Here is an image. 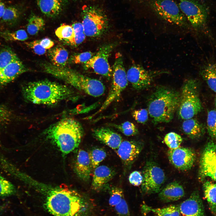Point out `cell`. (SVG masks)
I'll return each instance as SVG.
<instances>
[{"label": "cell", "mask_w": 216, "mask_h": 216, "mask_svg": "<svg viewBox=\"0 0 216 216\" xmlns=\"http://www.w3.org/2000/svg\"><path fill=\"white\" fill-rule=\"evenodd\" d=\"M22 92L26 101L48 106L55 105L63 100H76L79 98L69 87L46 80L28 82L23 86Z\"/></svg>", "instance_id": "cell-1"}, {"label": "cell", "mask_w": 216, "mask_h": 216, "mask_svg": "<svg viewBox=\"0 0 216 216\" xmlns=\"http://www.w3.org/2000/svg\"><path fill=\"white\" fill-rule=\"evenodd\" d=\"M45 205L53 216H88L90 209L88 202L78 193L63 188L50 190Z\"/></svg>", "instance_id": "cell-2"}, {"label": "cell", "mask_w": 216, "mask_h": 216, "mask_svg": "<svg viewBox=\"0 0 216 216\" xmlns=\"http://www.w3.org/2000/svg\"><path fill=\"white\" fill-rule=\"evenodd\" d=\"M83 134L81 124L70 118L51 125L44 132L46 138L54 143L64 154L69 153L78 147Z\"/></svg>", "instance_id": "cell-3"}, {"label": "cell", "mask_w": 216, "mask_h": 216, "mask_svg": "<svg viewBox=\"0 0 216 216\" xmlns=\"http://www.w3.org/2000/svg\"><path fill=\"white\" fill-rule=\"evenodd\" d=\"M180 94L173 89L164 86L158 87L148 99V110L153 123H168L173 118L178 109Z\"/></svg>", "instance_id": "cell-4"}, {"label": "cell", "mask_w": 216, "mask_h": 216, "mask_svg": "<svg viewBox=\"0 0 216 216\" xmlns=\"http://www.w3.org/2000/svg\"><path fill=\"white\" fill-rule=\"evenodd\" d=\"M43 67L46 73L91 96L99 97L105 92V86L100 81L74 70L65 67L57 66L49 63L44 64Z\"/></svg>", "instance_id": "cell-5"}, {"label": "cell", "mask_w": 216, "mask_h": 216, "mask_svg": "<svg viewBox=\"0 0 216 216\" xmlns=\"http://www.w3.org/2000/svg\"><path fill=\"white\" fill-rule=\"evenodd\" d=\"M198 83L194 79L184 82L182 88L178 107V115L184 120L193 118L202 109L198 91Z\"/></svg>", "instance_id": "cell-6"}, {"label": "cell", "mask_w": 216, "mask_h": 216, "mask_svg": "<svg viewBox=\"0 0 216 216\" xmlns=\"http://www.w3.org/2000/svg\"><path fill=\"white\" fill-rule=\"evenodd\" d=\"M107 18L100 10L93 7L84 8L82 12V25L86 36L96 37L102 34L108 25Z\"/></svg>", "instance_id": "cell-7"}, {"label": "cell", "mask_w": 216, "mask_h": 216, "mask_svg": "<svg viewBox=\"0 0 216 216\" xmlns=\"http://www.w3.org/2000/svg\"><path fill=\"white\" fill-rule=\"evenodd\" d=\"M151 5L154 11L162 19L182 27L187 26L186 17L173 0H154Z\"/></svg>", "instance_id": "cell-8"}, {"label": "cell", "mask_w": 216, "mask_h": 216, "mask_svg": "<svg viewBox=\"0 0 216 216\" xmlns=\"http://www.w3.org/2000/svg\"><path fill=\"white\" fill-rule=\"evenodd\" d=\"M142 176V192L146 194L159 193L165 180L162 169L154 162H148L144 167Z\"/></svg>", "instance_id": "cell-9"}, {"label": "cell", "mask_w": 216, "mask_h": 216, "mask_svg": "<svg viewBox=\"0 0 216 216\" xmlns=\"http://www.w3.org/2000/svg\"><path fill=\"white\" fill-rule=\"evenodd\" d=\"M169 72L164 70H148L140 65L134 64L128 69L127 77L128 81L133 87L140 90L149 87L156 77Z\"/></svg>", "instance_id": "cell-10"}, {"label": "cell", "mask_w": 216, "mask_h": 216, "mask_svg": "<svg viewBox=\"0 0 216 216\" xmlns=\"http://www.w3.org/2000/svg\"><path fill=\"white\" fill-rule=\"evenodd\" d=\"M116 46L115 43H111L102 46L95 55L84 64L85 69H91L96 74L110 78L112 76V69L108 58Z\"/></svg>", "instance_id": "cell-11"}, {"label": "cell", "mask_w": 216, "mask_h": 216, "mask_svg": "<svg viewBox=\"0 0 216 216\" xmlns=\"http://www.w3.org/2000/svg\"><path fill=\"white\" fill-rule=\"evenodd\" d=\"M178 5L194 28H201L206 24L207 17L206 10L200 3L194 0H180Z\"/></svg>", "instance_id": "cell-12"}, {"label": "cell", "mask_w": 216, "mask_h": 216, "mask_svg": "<svg viewBox=\"0 0 216 216\" xmlns=\"http://www.w3.org/2000/svg\"><path fill=\"white\" fill-rule=\"evenodd\" d=\"M198 178L201 181L210 178L216 182V144L212 141L207 143L201 154Z\"/></svg>", "instance_id": "cell-13"}, {"label": "cell", "mask_w": 216, "mask_h": 216, "mask_svg": "<svg viewBox=\"0 0 216 216\" xmlns=\"http://www.w3.org/2000/svg\"><path fill=\"white\" fill-rule=\"evenodd\" d=\"M167 155L171 164L178 170L182 171L190 169L196 159L194 151L185 147L179 146L175 149H169Z\"/></svg>", "instance_id": "cell-14"}, {"label": "cell", "mask_w": 216, "mask_h": 216, "mask_svg": "<svg viewBox=\"0 0 216 216\" xmlns=\"http://www.w3.org/2000/svg\"><path fill=\"white\" fill-rule=\"evenodd\" d=\"M142 143L135 141H122L117 153L125 167L129 168L136 160L143 148Z\"/></svg>", "instance_id": "cell-15"}, {"label": "cell", "mask_w": 216, "mask_h": 216, "mask_svg": "<svg viewBox=\"0 0 216 216\" xmlns=\"http://www.w3.org/2000/svg\"><path fill=\"white\" fill-rule=\"evenodd\" d=\"M178 206L181 216H206L204 205L197 190L193 192Z\"/></svg>", "instance_id": "cell-16"}, {"label": "cell", "mask_w": 216, "mask_h": 216, "mask_svg": "<svg viewBox=\"0 0 216 216\" xmlns=\"http://www.w3.org/2000/svg\"><path fill=\"white\" fill-rule=\"evenodd\" d=\"M96 139L113 149H117L122 141L121 136L108 127H101L92 130Z\"/></svg>", "instance_id": "cell-17"}, {"label": "cell", "mask_w": 216, "mask_h": 216, "mask_svg": "<svg viewBox=\"0 0 216 216\" xmlns=\"http://www.w3.org/2000/svg\"><path fill=\"white\" fill-rule=\"evenodd\" d=\"M110 192L109 204L117 216H131L122 190L120 188L114 187Z\"/></svg>", "instance_id": "cell-18"}, {"label": "cell", "mask_w": 216, "mask_h": 216, "mask_svg": "<svg viewBox=\"0 0 216 216\" xmlns=\"http://www.w3.org/2000/svg\"><path fill=\"white\" fill-rule=\"evenodd\" d=\"M74 169L75 172L81 179L85 182L89 180L92 168L88 152L81 149L78 151Z\"/></svg>", "instance_id": "cell-19"}, {"label": "cell", "mask_w": 216, "mask_h": 216, "mask_svg": "<svg viewBox=\"0 0 216 216\" xmlns=\"http://www.w3.org/2000/svg\"><path fill=\"white\" fill-rule=\"evenodd\" d=\"M27 70L18 58L0 71V86L5 85L10 82Z\"/></svg>", "instance_id": "cell-20"}, {"label": "cell", "mask_w": 216, "mask_h": 216, "mask_svg": "<svg viewBox=\"0 0 216 216\" xmlns=\"http://www.w3.org/2000/svg\"><path fill=\"white\" fill-rule=\"evenodd\" d=\"M115 174V171L105 165L98 166L94 169L91 187L99 191L103 189Z\"/></svg>", "instance_id": "cell-21"}, {"label": "cell", "mask_w": 216, "mask_h": 216, "mask_svg": "<svg viewBox=\"0 0 216 216\" xmlns=\"http://www.w3.org/2000/svg\"><path fill=\"white\" fill-rule=\"evenodd\" d=\"M158 193L159 199L165 203L178 200L182 198L185 195L182 186L176 181L167 184L161 189Z\"/></svg>", "instance_id": "cell-22"}, {"label": "cell", "mask_w": 216, "mask_h": 216, "mask_svg": "<svg viewBox=\"0 0 216 216\" xmlns=\"http://www.w3.org/2000/svg\"><path fill=\"white\" fill-rule=\"evenodd\" d=\"M64 0H37V4L42 13L46 16L55 17L62 10Z\"/></svg>", "instance_id": "cell-23"}, {"label": "cell", "mask_w": 216, "mask_h": 216, "mask_svg": "<svg viewBox=\"0 0 216 216\" xmlns=\"http://www.w3.org/2000/svg\"><path fill=\"white\" fill-rule=\"evenodd\" d=\"M182 128L184 133L192 139L200 138L205 132L203 125L193 118L184 120L182 124Z\"/></svg>", "instance_id": "cell-24"}, {"label": "cell", "mask_w": 216, "mask_h": 216, "mask_svg": "<svg viewBox=\"0 0 216 216\" xmlns=\"http://www.w3.org/2000/svg\"><path fill=\"white\" fill-rule=\"evenodd\" d=\"M203 190L212 214L216 216V184L207 181L203 184Z\"/></svg>", "instance_id": "cell-25"}, {"label": "cell", "mask_w": 216, "mask_h": 216, "mask_svg": "<svg viewBox=\"0 0 216 216\" xmlns=\"http://www.w3.org/2000/svg\"><path fill=\"white\" fill-rule=\"evenodd\" d=\"M200 74L209 88L216 93V64H207L202 67Z\"/></svg>", "instance_id": "cell-26"}, {"label": "cell", "mask_w": 216, "mask_h": 216, "mask_svg": "<svg viewBox=\"0 0 216 216\" xmlns=\"http://www.w3.org/2000/svg\"><path fill=\"white\" fill-rule=\"evenodd\" d=\"M143 213L152 212L157 216H181L178 205H172L162 208H154L144 204L142 207Z\"/></svg>", "instance_id": "cell-27"}, {"label": "cell", "mask_w": 216, "mask_h": 216, "mask_svg": "<svg viewBox=\"0 0 216 216\" xmlns=\"http://www.w3.org/2000/svg\"><path fill=\"white\" fill-rule=\"evenodd\" d=\"M21 13V9L17 5L12 4L6 6L1 21L8 26H14L18 22Z\"/></svg>", "instance_id": "cell-28"}, {"label": "cell", "mask_w": 216, "mask_h": 216, "mask_svg": "<svg viewBox=\"0 0 216 216\" xmlns=\"http://www.w3.org/2000/svg\"><path fill=\"white\" fill-rule=\"evenodd\" d=\"M49 55L52 64L56 66L64 67L68 58L67 50L63 47L58 46L50 50Z\"/></svg>", "instance_id": "cell-29"}, {"label": "cell", "mask_w": 216, "mask_h": 216, "mask_svg": "<svg viewBox=\"0 0 216 216\" xmlns=\"http://www.w3.org/2000/svg\"><path fill=\"white\" fill-rule=\"evenodd\" d=\"M55 34L60 39L67 41L73 45L74 32L72 26L63 24L56 30Z\"/></svg>", "instance_id": "cell-30"}, {"label": "cell", "mask_w": 216, "mask_h": 216, "mask_svg": "<svg viewBox=\"0 0 216 216\" xmlns=\"http://www.w3.org/2000/svg\"><path fill=\"white\" fill-rule=\"evenodd\" d=\"M45 25L44 21L41 17L36 15L32 16L28 20L27 31L29 34L34 35L44 28Z\"/></svg>", "instance_id": "cell-31"}, {"label": "cell", "mask_w": 216, "mask_h": 216, "mask_svg": "<svg viewBox=\"0 0 216 216\" xmlns=\"http://www.w3.org/2000/svg\"><path fill=\"white\" fill-rule=\"evenodd\" d=\"M18 58L10 48H5L0 51V71L13 61Z\"/></svg>", "instance_id": "cell-32"}, {"label": "cell", "mask_w": 216, "mask_h": 216, "mask_svg": "<svg viewBox=\"0 0 216 216\" xmlns=\"http://www.w3.org/2000/svg\"><path fill=\"white\" fill-rule=\"evenodd\" d=\"M0 37L9 41H24L28 38L26 31L23 29L14 32L0 31Z\"/></svg>", "instance_id": "cell-33"}, {"label": "cell", "mask_w": 216, "mask_h": 216, "mask_svg": "<svg viewBox=\"0 0 216 216\" xmlns=\"http://www.w3.org/2000/svg\"><path fill=\"white\" fill-rule=\"evenodd\" d=\"M110 125L115 128L126 136H134L138 133L137 128L130 122L126 121L119 124H110Z\"/></svg>", "instance_id": "cell-34"}, {"label": "cell", "mask_w": 216, "mask_h": 216, "mask_svg": "<svg viewBox=\"0 0 216 216\" xmlns=\"http://www.w3.org/2000/svg\"><path fill=\"white\" fill-rule=\"evenodd\" d=\"M89 153L92 168L94 169L99 166L106 156V153L103 149L97 148L92 149Z\"/></svg>", "instance_id": "cell-35"}, {"label": "cell", "mask_w": 216, "mask_h": 216, "mask_svg": "<svg viewBox=\"0 0 216 216\" xmlns=\"http://www.w3.org/2000/svg\"><path fill=\"white\" fill-rule=\"evenodd\" d=\"M183 141L181 136L178 134L170 132L166 134L164 138V141L170 149H175L180 146Z\"/></svg>", "instance_id": "cell-36"}, {"label": "cell", "mask_w": 216, "mask_h": 216, "mask_svg": "<svg viewBox=\"0 0 216 216\" xmlns=\"http://www.w3.org/2000/svg\"><path fill=\"white\" fill-rule=\"evenodd\" d=\"M16 189L10 182L0 176V196H8L16 194Z\"/></svg>", "instance_id": "cell-37"}, {"label": "cell", "mask_w": 216, "mask_h": 216, "mask_svg": "<svg viewBox=\"0 0 216 216\" xmlns=\"http://www.w3.org/2000/svg\"><path fill=\"white\" fill-rule=\"evenodd\" d=\"M207 130L209 135L212 138H216V110H211L208 112L207 119Z\"/></svg>", "instance_id": "cell-38"}, {"label": "cell", "mask_w": 216, "mask_h": 216, "mask_svg": "<svg viewBox=\"0 0 216 216\" xmlns=\"http://www.w3.org/2000/svg\"><path fill=\"white\" fill-rule=\"evenodd\" d=\"M74 32V37L73 46H77L81 44L85 40L86 35L84 33L82 23H74L72 25Z\"/></svg>", "instance_id": "cell-39"}, {"label": "cell", "mask_w": 216, "mask_h": 216, "mask_svg": "<svg viewBox=\"0 0 216 216\" xmlns=\"http://www.w3.org/2000/svg\"><path fill=\"white\" fill-rule=\"evenodd\" d=\"M13 117L12 112L8 108L4 105H0V125L9 123Z\"/></svg>", "instance_id": "cell-40"}, {"label": "cell", "mask_w": 216, "mask_h": 216, "mask_svg": "<svg viewBox=\"0 0 216 216\" xmlns=\"http://www.w3.org/2000/svg\"><path fill=\"white\" fill-rule=\"evenodd\" d=\"M133 117L138 123L144 124L148 119V112L145 109H141L134 110L132 113Z\"/></svg>", "instance_id": "cell-41"}, {"label": "cell", "mask_w": 216, "mask_h": 216, "mask_svg": "<svg viewBox=\"0 0 216 216\" xmlns=\"http://www.w3.org/2000/svg\"><path fill=\"white\" fill-rule=\"evenodd\" d=\"M93 55V53L90 51L84 52L74 56L72 58V61L75 64H84L89 60Z\"/></svg>", "instance_id": "cell-42"}, {"label": "cell", "mask_w": 216, "mask_h": 216, "mask_svg": "<svg viewBox=\"0 0 216 216\" xmlns=\"http://www.w3.org/2000/svg\"><path fill=\"white\" fill-rule=\"evenodd\" d=\"M26 44L38 55H43L46 52V50L41 45L40 40H35L27 42Z\"/></svg>", "instance_id": "cell-43"}, {"label": "cell", "mask_w": 216, "mask_h": 216, "mask_svg": "<svg viewBox=\"0 0 216 216\" xmlns=\"http://www.w3.org/2000/svg\"><path fill=\"white\" fill-rule=\"evenodd\" d=\"M130 183L135 186L141 184L143 180V176L139 171H135L132 172L129 177Z\"/></svg>", "instance_id": "cell-44"}, {"label": "cell", "mask_w": 216, "mask_h": 216, "mask_svg": "<svg viewBox=\"0 0 216 216\" xmlns=\"http://www.w3.org/2000/svg\"><path fill=\"white\" fill-rule=\"evenodd\" d=\"M41 45L46 50L49 49L52 47L54 45V42L48 38H45L40 40Z\"/></svg>", "instance_id": "cell-45"}, {"label": "cell", "mask_w": 216, "mask_h": 216, "mask_svg": "<svg viewBox=\"0 0 216 216\" xmlns=\"http://www.w3.org/2000/svg\"><path fill=\"white\" fill-rule=\"evenodd\" d=\"M6 6L2 0H0V19L2 18L4 14Z\"/></svg>", "instance_id": "cell-46"}, {"label": "cell", "mask_w": 216, "mask_h": 216, "mask_svg": "<svg viewBox=\"0 0 216 216\" xmlns=\"http://www.w3.org/2000/svg\"><path fill=\"white\" fill-rule=\"evenodd\" d=\"M5 207V205L4 204L0 206V214L4 210Z\"/></svg>", "instance_id": "cell-47"}, {"label": "cell", "mask_w": 216, "mask_h": 216, "mask_svg": "<svg viewBox=\"0 0 216 216\" xmlns=\"http://www.w3.org/2000/svg\"><path fill=\"white\" fill-rule=\"evenodd\" d=\"M215 106L216 107V98L215 99Z\"/></svg>", "instance_id": "cell-48"}]
</instances>
